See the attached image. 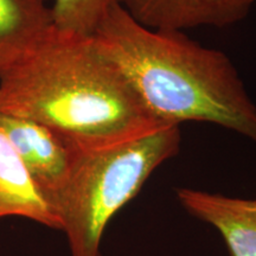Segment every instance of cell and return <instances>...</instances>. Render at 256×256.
Listing matches in <instances>:
<instances>
[{
    "label": "cell",
    "mask_w": 256,
    "mask_h": 256,
    "mask_svg": "<svg viewBox=\"0 0 256 256\" xmlns=\"http://www.w3.org/2000/svg\"><path fill=\"white\" fill-rule=\"evenodd\" d=\"M136 23L159 31L226 28L252 11L256 0H116Z\"/></svg>",
    "instance_id": "5"
},
{
    "label": "cell",
    "mask_w": 256,
    "mask_h": 256,
    "mask_svg": "<svg viewBox=\"0 0 256 256\" xmlns=\"http://www.w3.org/2000/svg\"><path fill=\"white\" fill-rule=\"evenodd\" d=\"M116 0H52L54 30L80 37H92L106 12Z\"/></svg>",
    "instance_id": "9"
},
{
    "label": "cell",
    "mask_w": 256,
    "mask_h": 256,
    "mask_svg": "<svg viewBox=\"0 0 256 256\" xmlns=\"http://www.w3.org/2000/svg\"><path fill=\"white\" fill-rule=\"evenodd\" d=\"M0 113L52 128L78 150L165 126L92 37L54 30L0 78Z\"/></svg>",
    "instance_id": "1"
},
{
    "label": "cell",
    "mask_w": 256,
    "mask_h": 256,
    "mask_svg": "<svg viewBox=\"0 0 256 256\" xmlns=\"http://www.w3.org/2000/svg\"><path fill=\"white\" fill-rule=\"evenodd\" d=\"M51 31L46 0H0V78Z\"/></svg>",
    "instance_id": "8"
},
{
    "label": "cell",
    "mask_w": 256,
    "mask_h": 256,
    "mask_svg": "<svg viewBox=\"0 0 256 256\" xmlns=\"http://www.w3.org/2000/svg\"><path fill=\"white\" fill-rule=\"evenodd\" d=\"M180 130L165 124L132 139L78 150L69 178L55 200L72 256H102L110 220L142 190L180 147Z\"/></svg>",
    "instance_id": "3"
},
{
    "label": "cell",
    "mask_w": 256,
    "mask_h": 256,
    "mask_svg": "<svg viewBox=\"0 0 256 256\" xmlns=\"http://www.w3.org/2000/svg\"><path fill=\"white\" fill-rule=\"evenodd\" d=\"M0 130L34 183L55 208L56 198L69 178L78 148L52 128L24 118L0 113Z\"/></svg>",
    "instance_id": "4"
},
{
    "label": "cell",
    "mask_w": 256,
    "mask_h": 256,
    "mask_svg": "<svg viewBox=\"0 0 256 256\" xmlns=\"http://www.w3.org/2000/svg\"><path fill=\"white\" fill-rule=\"evenodd\" d=\"M177 198L191 216L216 228L232 256H256V200L180 188Z\"/></svg>",
    "instance_id": "6"
},
{
    "label": "cell",
    "mask_w": 256,
    "mask_h": 256,
    "mask_svg": "<svg viewBox=\"0 0 256 256\" xmlns=\"http://www.w3.org/2000/svg\"><path fill=\"white\" fill-rule=\"evenodd\" d=\"M23 217L60 229L55 208L28 174L12 144L0 130V220Z\"/></svg>",
    "instance_id": "7"
},
{
    "label": "cell",
    "mask_w": 256,
    "mask_h": 256,
    "mask_svg": "<svg viewBox=\"0 0 256 256\" xmlns=\"http://www.w3.org/2000/svg\"><path fill=\"white\" fill-rule=\"evenodd\" d=\"M92 38L162 124H212L256 142V106L222 51L200 46L184 32L142 26L118 2Z\"/></svg>",
    "instance_id": "2"
}]
</instances>
